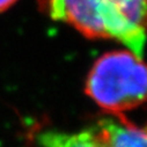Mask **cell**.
I'll use <instances>...</instances> for the list:
<instances>
[{
	"mask_svg": "<svg viewBox=\"0 0 147 147\" xmlns=\"http://www.w3.org/2000/svg\"><path fill=\"white\" fill-rule=\"evenodd\" d=\"M18 0H0V13L11 8Z\"/></svg>",
	"mask_w": 147,
	"mask_h": 147,
	"instance_id": "obj_5",
	"label": "cell"
},
{
	"mask_svg": "<svg viewBox=\"0 0 147 147\" xmlns=\"http://www.w3.org/2000/svg\"><path fill=\"white\" fill-rule=\"evenodd\" d=\"M52 20L64 22L90 40H115L142 58L145 31L131 23L118 0H37Z\"/></svg>",
	"mask_w": 147,
	"mask_h": 147,
	"instance_id": "obj_1",
	"label": "cell"
},
{
	"mask_svg": "<svg viewBox=\"0 0 147 147\" xmlns=\"http://www.w3.org/2000/svg\"><path fill=\"white\" fill-rule=\"evenodd\" d=\"M36 142L40 147H146V131L124 115L108 114L74 132L43 130Z\"/></svg>",
	"mask_w": 147,
	"mask_h": 147,
	"instance_id": "obj_3",
	"label": "cell"
},
{
	"mask_svg": "<svg viewBox=\"0 0 147 147\" xmlns=\"http://www.w3.org/2000/svg\"><path fill=\"white\" fill-rule=\"evenodd\" d=\"M127 18L138 28L145 30L146 26V0H119Z\"/></svg>",
	"mask_w": 147,
	"mask_h": 147,
	"instance_id": "obj_4",
	"label": "cell"
},
{
	"mask_svg": "<svg viewBox=\"0 0 147 147\" xmlns=\"http://www.w3.org/2000/svg\"><path fill=\"white\" fill-rule=\"evenodd\" d=\"M85 93L111 115H124L138 108L146 98V67L142 58L127 49L104 53L88 73Z\"/></svg>",
	"mask_w": 147,
	"mask_h": 147,
	"instance_id": "obj_2",
	"label": "cell"
}]
</instances>
